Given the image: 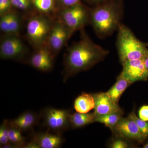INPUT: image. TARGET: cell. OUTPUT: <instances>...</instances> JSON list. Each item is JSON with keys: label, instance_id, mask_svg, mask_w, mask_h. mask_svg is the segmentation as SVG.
Returning <instances> with one entry per match:
<instances>
[{"label": "cell", "instance_id": "44dd1931", "mask_svg": "<svg viewBox=\"0 0 148 148\" xmlns=\"http://www.w3.org/2000/svg\"><path fill=\"white\" fill-rule=\"evenodd\" d=\"M32 5L41 13L47 14L53 10L54 8L53 0H32Z\"/></svg>", "mask_w": 148, "mask_h": 148}, {"label": "cell", "instance_id": "52a82bcc", "mask_svg": "<svg viewBox=\"0 0 148 148\" xmlns=\"http://www.w3.org/2000/svg\"><path fill=\"white\" fill-rule=\"evenodd\" d=\"M70 114L67 110L48 108L44 112V124L52 132L60 133L70 126Z\"/></svg>", "mask_w": 148, "mask_h": 148}, {"label": "cell", "instance_id": "83f0119b", "mask_svg": "<svg viewBox=\"0 0 148 148\" xmlns=\"http://www.w3.org/2000/svg\"><path fill=\"white\" fill-rule=\"evenodd\" d=\"M59 1L64 8L78 3L79 0H59Z\"/></svg>", "mask_w": 148, "mask_h": 148}, {"label": "cell", "instance_id": "8992f818", "mask_svg": "<svg viewBox=\"0 0 148 148\" xmlns=\"http://www.w3.org/2000/svg\"><path fill=\"white\" fill-rule=\"evenodd\" d=\"M27 49L18 35H6L0 45V57L5 60H23L27 53Z\"/></svg>", "mask_w": 148, "mask_h": 148}, {"label": "cell", "instance_id": "7402d4cb", "mask_svg": "<svg viewBox=\"0 0 148 148\" xmlns=\"http://www.w3.org/2000/svg\"><path fill=\"white\" fill-rule=\"evenodd\" d=\"M9 127V121L8 120H4L0 126V145L1 148L10 144L8 138Z\"/></svg>", "mask_w": 148, "mask_h": 148}, {"label": "cell", "instance_id": "9a60e30c", "mask_svg": "<svg viewBox=\"0 0 148 148\" xmlns=\"http://www.w3.org/2000/svg\"><path fill=\"white\" fill-rule=\"evenodd\" d=\"M38 119L37 114L27 111L9 121V123L11 126L23 132L32 129L38 123Z\"/></svg>", "mask_w": 148, "mask_h": 148}, {"label": "cell", "instance_id": "30bf717a", "mask_svg": "<svg viewBox=\"0 0 148 148\" xmlns=\"http://www.w3.org/2000/svg\"><path fill=\"white\" fill-rule=\"evenodd\" d=\"M112 131L123 139L135 140L139 143H143L146 138L140 132L135 122L129 116L123 117Z\"/></svg>", "mask_w": 148, "mask_h": 148}, {"label": "cell", "instance_id": "5b68a950", "mask_svg": "<svg viewBox=\"0 0 148 148\" xmlns=\"http://www.w3.org/2000/svg\"><path fill=\"white\" fill-rule=\"evenodd\" d=\"M90 11L78 3L63 9L59 13L58 18L73 34L90 23Z\"/></svg>", "mask_w": 148, "mask_h": 148}, {"label": "cell", "instance_id": "7a4b0ae2", "mask_svg": "<svg viewBox=\"0 0 148 148\" xmlns=\"http://www.w3.org/2000/svg\"><path fill=\"white\" fill-rule=\"evenodd\" d=\"M122 15L120 4L111 1L90 11V23L97 36L105 38L118 30Z\"/></svg>", "mask_w": 148, "mask_h": 148}, {"label": "cell", "instance_id": "cb8c5ba5", "mask_svg": "<svg viewBox=\"0 0 148 148\" xmlns=\"http://www.w3.org/2000/svg\"><path fill=\"white\" fill-rule=\"evenodd\" d=\"M12 5L23 10H29L32 4V0H10Z\"/></svg>", "mask_w": 148, "mask_h": 148}, {"label": "cell", "instance_id": "8fae6325", "mask_svg": "<svg viewBox=\"0 0 148 148\" xmlns=\"http://www.w3.org/2000/svg\"><path fill=\"white\" fill-rule=\"evenodd\" d=\"M122 64L123 68L120 75L131 84L148 78V72L143 59L126 61Z\"/></svg>", "mask_w": 148, "mask_h": 148}, {"label": "cell", "instance_id": "ba28073f", "mask_svg": "<svg viewBox=\"0 0 148 148\" xmlns=\"http://www.w3.org/2000/svg\"><path fill=\"white\" fill-rule=\"evenodd\" d=\"M72 34L69 28L58 18L53 22L47 45L55 55L63 48Z\"/></svg>", "mask_w": 148, "mask_h": 148}, {"label": "cell", "instance_id": "9c48e42d", "mask_svg": "<svg viewBox=\"0 0 148 148\" xmlns=\"http://www.w3.org/2000/svg\"><path fill=\"white\" fill-rule=\"evenodd\" d=\"M54 53L46 45L36 49L29 59V64L40 71H50L54 65Z\"/></svg>", "mask_w": 148, "mask_h": 148}, {"label": "cell", "instance_id": "4fadbf2b", "mask_svg": "<svg viewBox=\"0 0 148 148\" xmlns=\"http://www.w3.org/2000/svg\"><path fill=\"white\" fill-rule=\"evenodd\" d=\"M64 141L60 133L47 131L36 134L31 142L35 148H58L62 145Z\"/></svg>", "mask_w": 148, "mask_h": 148}, {"label": "cell", "instance_id": "3957f363", "mask_svg": "<svg viewBox=\"0 0 148 148\" xmlns=\"http://www.w3.org/2000/svg\"><path fill=\"white\" fill-rule=\"evenodd\" d=\"M117 31V48L121 64L131 60L144 59L148 53L147 44L138 40L125 25L121 24Z\"/></svg>", "mask_w": 148, "mask_h": 148}, {"label": "cell", "instance_id": "5bb4252c", "mask_svg": "<svg viewBox=\"0 0 148 148\" xmlns=\"http://www.w3.org/2000/svg\"><path fill=\"white\" fill-rule=\"evenodd\" d=\"M21 27V19L18 14L10 11L1 16L0 29L6 35H18Z\"/></svg>", "mask_w": 148, "mask_h": 148}, {"label": "cell", "instance_id": "e0dca14e", "mask_svg": "<svg viewBox=\"0 0 148 148\" xmlns=\"http://www.w3.org/2000/svg\"><path fill=\"white\" fill-rule=\"evenodd\" d=\"M95 115L94 113H74L70 114V125L73 128H80L88 125L95 122Z\"/></svg>", "mask_w": 148, "mask_h": 148}, {"label": "cell", "instance_id": "ac0fdd59", "mask_svg": "<svg viewBox=\"0 0 148 148\" xmlns=\"http://www.w3.org/2000/svg\"><path fill=\"white\" fill-rule=\"evenodd\" d=\"M131 84V83L120 75L115 84L106 93L115 103H118L121 96Z\"/></svg>", "mask_w": 148, "mask_h": 148}, {"label": "cell", "instance_id": "6da1fadb", "mask_svg": "<svg viewBox=\"0 0 148 148\" xmlns=\"http://www.w3.org/2000/svg\"><path fill=\"white\" fill-rule=\"evenodd\" d=\"M108 51L96 44L83 34L82 38L68 49L64 59L63 81L86 71L103 60Z\"/></svg>", "mask_w": 148, "mask_h": 148}, {"label": "cell", "instance_id": "1f68e13d", "mask_svg": "<svg viewBox=\"0 0 148 148\" xmlns=\"http://www.w3.org/2000/svg\"><path fill=\"white\" fill-rule=\"evenodd\" d=\"M147 47H148V43L147 44Z\"/></svg>", "mask_w": 148, "mask_h": 148}, {"label": "cell", "instance_id": "603a6c76", "mask_svg": "<svg viewBox=\"0 0 148 148\" xmlns=\"http://www.w3.org/2000/svg\"><path fill=\"white\" fill-rule=\"evenodd\" d=\"M130 116L136 123L138 125V128L140 129V132L143 135L147 138L148 137V122L147 121H144L136 115L135 111L130 114Z\"/></svg>", "mask_w": 148, "mask_h": 148}, {"label": "cell", "instance_id": "4dcf8cb0", "mask_svg": "<svg viewBox=\"0 0 148 148\" xmlns=\"http://www.w3.org/2000/svg\"><path fill=\"white\" fill-rule=\"evenodd\" d=\"M143 148H148V143H147V144H145V145L144 146Z\"/></svg>", "mask_w": 148, "mask_h": 148}, {"label": "cell", "instance_id": "484cf974", "mask_svg": "<svg viewBox=\"0 0 148 148\" xmlns=\"http://www.w3.org/2000/svg\"><path fill=\"white\" fill-rule=\"evenodd\" d=\"M138 115L140 119L148 121V106L145 105L141 107L138 112Z\"/></svg>", "mask_w": 148, "mask_h": 148}, {"label": "cell", "instance_id": "7c38bea8", "mask_svg": "<svg viewBox=\"0 0 148 148\" xmlns=\"http://www.w3.org/2000/svg\"><path fill=\"white\" fill-rule=\"evenodd\" d=\"M93 95L95 102L93 113L95 116L122 111L118 103L113 101L106 92H99Z\"/></svg>", "mask_w": 148, "mask_h": 148}, {"label": "cell", "instance_id": "d4e9b609", "mask_svg": "<svg viewBox=\"0 0 148 148\" xmlns=\"http://www.w3.org/2000/svg\"><path fill=\"white\" fill-rule=\"evenodd\" d=\"M11 5L10 0H0V15L10 11Z\"/></svg>", "mask_w": 148, "mask_h": 148}, {"label": "cell", "instance_id": "4316f807", "mask_svg": "<svg viewBox=\"0 0 148 148\" xmlns=\"http://www.w3.org/2000/svg\"><path fill=\"white\" fill-rule=\"evenodd\" d=\"M110 147L112 148H127L128 147V145L124 140L117 139L112 143Z\"/></svg>", "mask_w": 148, "mask_h": 148}, {"label": "cell", "instance_id": "d6986e66", "mask_svg": "<svg viewBox=\"0 0 148 148\" xmlns=\"http://www.w3.org/2000/svg\"><path fill=\"white\" fill-rule=\"evenodd\" d=\"M123 111L95 117V122L101 123L112 131L122 118Z\"/></svg>", "mask_w": 148, "mask_h": 148}, {"label": "cell", "instance_id": "ffe728a7", "mask_svg": "<svg viewBox=\"0 0 148 148\" xmlns=\"http://www.w3.org/2000/svg\"><path fill=\"white\" fill-rule=\"evenodd\" d=\"M10 124V123H9ZM19 130L10 125L8 138L10 144L14 148H24L26 144V139Z\"/></svg>", "mask_w": 148, "mask_h": 148}, {"label": "cell", "instance_id": "277c9868", "mask_svg": "<svg viewBox=\"0 0 148 148\" xmlns=\"http://www.w3.org/2000/svg\"><path fill=\"white\" fill-rule=\"evenodd\" d=\"M52 24L47 14L42 13L29 19L27 26V38L35 49L47 45Z\"/></svg>", "mask_w": 148, "mask_h": 148}, {"label": "cell", "instance_id": "f546056e", "mask_svg": "<svg viewBox=\"0 0 148 148\" xmlns=\"http://www.w3.org/2000/svg\"><path fill=\"white\" fill-rule=\"evenodd\" d=\"M89 1L92 3H99L105 0H89Z\"/></svg>", "mask_w": 148, "mask_h": 148}, {"label": "cell", "instance_id": "f1b7e54d", "mask_svg": "<svg viewBox=\"0 0 148 148\" xmlns=\"http://www.w3.org/2000/svg\"><path fill=\"white\" fill-rule=\"evenodd\" d=\"M145 63V65L146 69L147 70L148 72V53L147 55L143 59Z\"/></svg>", "mask_w": 148, "mask_h": 148}, {"label": "cell", "instance_id": "2e32d148", "mask_svg": "<svg viewBox=\"0 0 148 148\" xmlns=\"http://www.w3.org/2000/svg\"><path fill=\"white\" fill-rule=\"evenodd\" d=\"M95 99L93 94L83 93L75 100L74 108L76 112L80 113H87L94 109Z\"/></svg>", "mask_w": 148, "mask_h": 148}]
</instances>
